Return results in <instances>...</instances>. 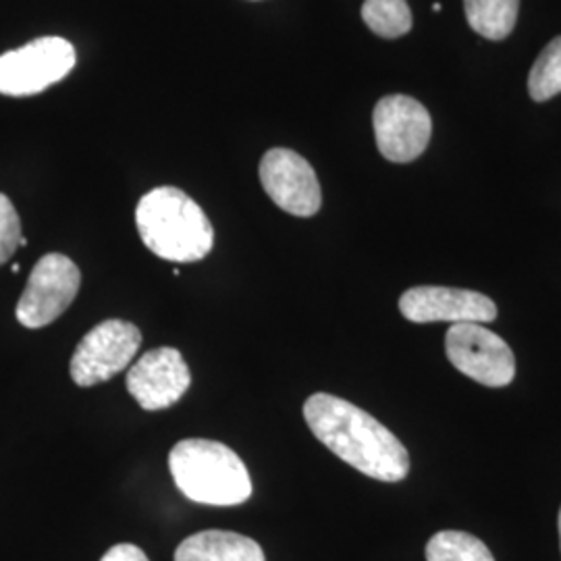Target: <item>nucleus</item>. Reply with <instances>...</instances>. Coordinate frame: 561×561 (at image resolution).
I'll list each match as a JSON object with an SVG mask.
<instances>
[{"label": "nucleus", "instance_id": "2eb2a0df", "mask_svg": "<svg viewBox=\"0 0 561 561\" xmlns=\"http://www.w3.org/2000/svg\"><path fill=\"white\" fill-rule=\"evenodd\" d=\"M426 561H495L489 547L474 535L442 530L426 542Z\"/></svg>", "mask_w": 561, "mask_h": 561}, {"label": "nucleus", "instance_id": "6ab92c4d", "mask_svg": "<svg viewBox=\"0 0 561 561\" xmlns=\"http://www.w3.org/2000/svg\"><path fill=\"white\" fill-rule=\"evenodd\" d=\"M433 11H435V13H439V11H442V4H439V2H435V4H433Z\"/></svg>", "mask_w": 561, "mask_h": 561}, {"label": "nucleus", "instance_id": "20e7f679", "mask_svg": "<svg viewBox=\"0 0 561 561\" xmlns=\"http://www.w3.org/2000/svg\"><path fill=\"white\" fill-rule=\"evenodd\" d=\"M73 44L59 36H44L0 57V94L34 96L59 83L76 67Z\"/></svg>", "mask_w": 561, "mask_h": 561}, {"label": "nucleus", "instance_id": "7ed1b4c3", "mask_svg": "<svg viewBox=\"0 0 561 561\" xmlns=\"http://www.w3.org/2000/svg\"><path fill=\"white\" fill-rule=\"evenodd\" d=\"M169 468L178 489L192 502L229 507L248 502L252 495L245 463L225 443L180 442L171 449Z\"/></svg>", "mask_w": 561, "mask_h": 561}, {"label": "nucleus", "instance_id": "423d86ee", "mask_svg": "<svg viewBox=\"0 0 561 561\" xmlns=\"http://www.w3.org/2000/svg\"><path fill=\"white\" fill-rule=\"evenodd\" d=\"M141 331L134 322L108 319L96 324L73 352L71 379L94 387L123 373L140 352Z\"/></svg>", "mask_w": 561, "mask_h": 561}, {"label": "nucleus", "instance_id": "0eeeda50", "mask_svg": "<svg viewBox=\"0 0 561 561\" xmlns=\"http://www.w3.org/2000/svg\"><path fill=\"white\" fill-rule=\"evenodd\" d=\"M78 264L65 254H46L36 262L18 304V321L25 329H42L57 321L80 291Z\"/></svg>", "mask_w": 561, "mask_h": 561}, {"label": "nucleus", "instance_id": "f8f14e48", "mask_svg": "<svg viewBox=\"0 0 561 561\" xmlns=\"http://www.w3.org/2000/svg\"><path fill=\"white\" fill-rule=\"evenodd\" d=\"M175 561H264V553L261 545L250 537L227 530H204L181 542Z\"/></svg>", "mask_w": 561, "mask_h": 561}, {"label": "nucleus", "instance_id": "aec40b11", "mask_svg": "<svg viewBox=\"0 0 561 561\" xmlns=\"http://www.w3.org/2000/svg\"><path fill=\"white\" fill-rule=\"evenodd\" d=\"M11 271L18 275V273H20V264H13V266H11Z\"/></svg>", "mask_w": 561, "mask_h": 561}, {"label": "nucleus", "instance_id": "6e6552de", "mask_svg": "<svg viewBox=\"0 0 561 561\" xmlns=\"http://www.w3.org/2000/svg\"><path fill=\"white\" fill-rule=\"evenodd\" d=\"M375 138L382 157L391 162H412L426 150L433 119L421 102L412 96L391 94L375 106Z\"/></svg>", "mask_w": 561, "mask_h": 561}, {"label": "nucleus", "instance_id": "412c9836", "mask_svg": "<svg viewBox=\"0 0 561 561\" xmlns=\"http://www.w3.org/2000/svg\"><path fill=\"white\" fill-rule=\"evenodd\" d=\"M558 526H560V545H561V510H560V518H558Z\"/></svg>", "mask_w": 561, "mask_h": 561}, {"label": "nucleus", "instance_id": "4468645a", "mask_svg": "<svg viewBox=\"0 0 561 561\" xmlns=\"http://www.w3.org/2000/svg\"><path fill=\"white\" fill-rule=\"evenodd\" d=\"M362 20L381 38H401L412 30V11L408 0H364Z\"/></svg>", "mask_w": 561, "mask_h": 561}, {"label": "nucleus", "instance_id": "f257e3e1", "mask_svg": "<svg viewBox=\"0 0 561 561\" xmlns=\"http://www.w3.org/2000/svg\"><path fill=\"white\" fill-rule=\"evenodd\" d=\"M304 419L324 447L362 474L382 482L408 477L410 456L403 443L352 401L314 393L304 403Z\"/></svg>", "mask_w": 561, "mask_h": 561}, {"label": "nucleus", "instance_id": "f3484780", "mask_svg": "<svg viewBox=\"0 0 561 561\" xmlns=\"http://www.w3.org/2000/svg\"><path fill=\"white\" fill-rule=\"evenodd\" d=\"M21 221L13 202L0 194V266L15 256L20 248Z\"/></svg>", "mask_w": 561, "mask_h": 561}, {"label": "nucleus", "instance_id": "1a4fd4ad", "mask_svg": "<svg viewBox=\"0 0 561 561\" xmlns=\"http://www.w3.org/2000/svg\"><path fill=\"white\" fill-rule=\"evenodd\" d=\"M261 181L268 198L294 217H314L321 210V183L312 164L294 150L273 148L261 162Z\"/></svg>", "mask_w": 561, "mask_h": 561}, {"label": "nucleus", "instance_id": "a211bd4d", "mask_svg": "<svg viewBox=\"0 0 561 561\" xmlns=\"http://www.w3.org/2000/svg\"><path fill=\"white\" fill-rule=\"evenodd\" d=\"M101 561H150L146 558V553L140 547L131 545V542H121L111 547Z\"/></svg>", "mask_w": 561, "mask_h": 561}, {"label": "nucleus", "instance_id": "39448f33", "mask_svg": "<svg viewBox=\"0 0 561 561\" xmlns=\"http://www.w3.org/2000/svg\"><path fill=\"white\" fill-rule=\"evenodd\" d=\"M445 354L454 368L484 387H505L516 379V358L505 341L479 322L451 324Z\"/></svg>", "mask_w": 561, "mask_h": 561}, {"label": "nucleus", "instance_id": "9d476101", "mask_svg": "<svg viewBox=\"0 0 561 561\" xmlns=\"http://www.w3.org/2000/svg\"><path fill=\"white\" fill-rule=\"evenodd\" d=\"M127 391L141 410L159 412L175 405L192 385V373L175 347L150 350L127 373Z\"/></svg>", "mask_w": 561, "mask_h": 561}, {"label": "nucleus", "instance_id": "9b49d317", "mask_svg": "<svg viewBox=\"0 0 561 561\" xmlns=\"http://www.w3.org/2000/svg\"><path fill=\"white\" fill-rule=\"evenodd\" d=\"M400 312L410 322H493L497 306L489 296L472 289L422 285L408 289L400 298Z\"/></svg>", "mask_w": 561, "mask_h": 561}, {"label": "nucleus", "instance_id": "dca6fc26", "mask_svg": "<svg viewBox=\"0 0 561 561\" xmlns=\"http://www.w3.org/2000/svg\"><path fill=\"white\" fill-rule=\"evenodd\" d=\"M561 92V36L542 48L528 76V94L537 102L551 101Z\"/></svg>", "mask_w": 561, "mask_h": 561}, {"label": "nucleus", "instance_id": "f03ea898", "mask_svg": "<svg viewBox=\"0 0 561 561\" xmlns=\"http://www.w3.org/2000/svg\"><path fill=\"white\" fill-rule=\"evenodd\" d=\"M136 225L146 248L162 261L198 262L210 254L215 243L206 213L171 185L157 187L141 198Z\"/></svg>", "mask_w": 561, "mask_h": 561}, {"label": "nucleus", "instance_id": "ddd939ff", "mask_svg": "<svg viewBox=\"0 0 561 561\" xmlns=\"http://www.w3.org/2000/svg\"><path fill=\"white\" fill-rule=\"evenodd\" d=\"M470 27L489 41L507 38L518 21L520 0H463Z\"/></svg>", "mask_w": 561, "mask_h": 561}]
</instances>
